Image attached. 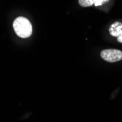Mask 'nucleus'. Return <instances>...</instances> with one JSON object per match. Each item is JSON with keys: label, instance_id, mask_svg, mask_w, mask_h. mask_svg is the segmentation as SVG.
<instances>
[{"label": "nucleus", "instance_id": "3", "mask_svg": "<svg viewBox=\"0 0 122 122\" xmlns=\"http://www.w3.org/2000/svg\"><path fill=\"white\" fill-rule=\"evenodd\" d=\"M109 32L113 37H118L122 35V23L116 21L110 26Z\"/></svg>", "mask_w": 122, "mask_h": 122}, {"label": "nucleus", "instance_id": "2", "mask_svg": "<svg viewBox=\"0 0 122 122\" xmlns=\"http://www.w3.org/2000/svg\"><path fill=\"white\" fill-rule=\"evenodd\" d=\"M100 56L107 62H116L122 59V51L117 49H105L101 52Z\"/></svg>", "mask_w": 122, "mask_h": 122}, {"label": "nucleus", "instance_id": "4", "mask_svg": "<svg viewBox=\"0 0 122 122\" xmlns=\"http://www.w3.org/2000/svg\"><path fill=\"white\" fill-rule=\"evenodd\" d=\"M95 0H79L78 3L82 7H90L94 5Z\"/></svg>", "mask_w": 122, "mask_h": 122}, {"label": "nucleus", "instance_id": "5", "mask_svg": "<svg viewBox=\"0 0 122 122\" xmlns=\"http://www.w3.org/2000/svg\"><path fill=\"white\" fill-rule=\"evenodd\" d=\"M109 0H95V2H94V5L96 6V7H97V6H101V5H102L104 3H105V2H108Z\"/></svg>", "mask_w": 122, "mask_h": 122}, {"label": "nucleus", "instance_id": "6", "mask_svg": "<svg viewBox=\"0 0 122 122\" xmlns=\"http://www.w3.org/2000/svg\"><path fill=\"white\" fill-rule=\"evenodd\" d=\"M117 41L118 42H120V43H122V35L118 37H117Z\"/></svg>", "mask_w": 122, "mask_h": 122}, {"label": "nucleus", "instance_id": "1", "mask_svg": "<svg viewBox=\"0 0 122 122\" xmlns=\"http://www.w3.org/2000/svg\"><path fill=\"white\" fill-rule=\"evenodd\" d=\"M13 29L15 34L21 38H27L32 34V26L30 21L24 17H18L13 21Z\"/></svg>", "mask_w": 122, "mask_h": 122}]
</instances>
